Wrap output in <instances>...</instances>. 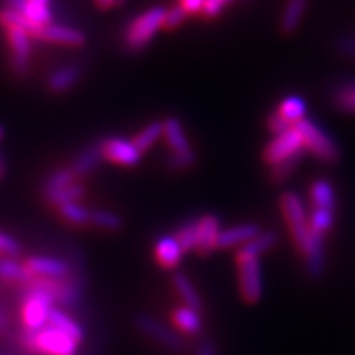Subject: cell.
<instances>
[{
    "label": "cell",
    "instance_id": "obj_48",
    "mask_svg": "<svg viewBox=\"0 0 355 355\" xmlns=\"http://www.w3.org/2000/svg\"><path fill=\"white\" fill-rule=\"evenodd\" d=\"M94 2L101 10H109V8L117 6V0H94Z\"/></svg>",
    "mask_w": 355,
    "mask_h": 355
},
{
    "label": "cell",
    "instance_id": "obj_26",
    "mask_svg": "<svg viewBox=\"0 0 355 355\" xmlns=\"http://www.w3.org/2000/svg\"><path fill=\"white\" fill-rule=\"evenodd\" d=\"M173 288H175L176 295L180 296L181 303L183 306H188V308H193L196 311L202 309V300L199 296V293L194 286V283L186 277L184 273H175L171 278Z\"/></svg>",
    "mask_w": 355,
    "mask_h": 355
},
{
    "label": "cell",
    "instance_id": "obj_8",
    "mask_svg": "<svg viewBox=\"0 0 355 355\" xmlns=\"http://www.w3.org/2000/svg\"><path fill=\"white\" fill-rule=\"evenodd\" d=\"M237 272L242 300L247 304H257L261 300V296H263L260 260H248L237 263Z\"/></svg>",
    "mask_w": 355,
    "mask_h": 355
},
{
    "label": "cell",
    "instance_id": "obj_39",
    "mask_svg": "<svg viewBox=\"0 0 355 355\" xmlns=\"http://www.w3.org/2000/svg\"><path fill=\"white\" fill-rule=\"evenodd\" d=\"M186 19H188V12H186L184 8L178 3V6L171 7L170 10H166L165 19H163V28L175 30L180 25H183Z\"/></svg>",
    "mask_w": 355,
    "mask_h": 355
},
{
    "label": "cell",
    "instance_id": "obj_50",
    "mask_svg": "<svg viewBox=\"0 0 355 355\" xmlns=\"http://www.w3.org/2000/svg\"><path fill=\"white\" fill-rule=\"evenodd\" d=\"M125 3V0H117V6H123Z\"/></svg>",
    "mask_w": 355,
    "mask_h": 355
},
{
    "label": "cell",
    "instance_id": "obj_29",
    "mask_svg": "<svg viewBox=\"0 0 355 355\" xmlns=\"http://www.w3.org/2000/svg\"><path fill=\"white\" fill-rule=\"evenodd\" d=\"M332 105L340 112L355 114V83H340L331 92Z\"/></svg>",
    "mask_w": 355,
    "mask_h": 355
},
{
    "label": "cell",
    "instance_id": "obj_44",
    "mask_svg": "<svg viewBox=\"0 0 355 355\" xmlns=\"http://www.w3.org/2000/svg\"><path fill=\"white\" fill-rule=\"evenodd\" d=\"M194 355H217V349L214 340L211 339H204L198 344L196 347V354Z\"/></svg>",
    "mask_w": 355,
    "mask_h": 355
},
{
    "label": "cell",
    "instance_id": "obj_20",
    "mask_svg": "<svg viewBox=\"0 0 355 355\" xmlns=\"http://www.w3.org/2000/svg\"><path fill=\"white\" fill-rule=\"evenodd\" d=\"M48 324H50V326H53V327H56V329L63 331L64 334L71 336L74 340H78L79 344L83 343L84 336H86V332H84V327L81 326V322L76 321V319L71 316L68 311L63 309V308H58V306H55V308L51 309L50 321H48Z\"/></svg>",
    "mask_w": 355,
    "mask_h": 355
},
{
    "label": "cell",
    "instance_id": "obj_35",
    "mask_svg": "<svg viewBox=\"0 0 355 355\" xmlns=\"http://www.w3.org/2000/svg\"><path fill=\"white\" fill-rule=\"evenodd\" d=\"M91 225L101 230L115 232L122 227V217L107 209H94L91 211Z\"/></svg>",
    "mask_w": 355,
    "mask_h": 355
},
{
    "label": "cell",
    "instance_id": "obj_9",
    "mask_svg": "<svg viewBox=\"0 0 355 355\" xmlns=\"http://www.w3.org/2000/svg\"><path fill=\"white\" fill-rule=\"evenodd\" d=\"M102 157L109 162L122 166H135L141 159V152L133 144V140L122 139V137H110L101 141Z\"/></svg>",
    "mask_w": 355,
    "mask_h": 355
},
{
    "label": "cell",
    "instance_id": "obj_51",
    "mask_svg": "<svg viewBox=\"0 0 355 355\" xmlns=\"http://www.w3.org/2000/svg\"><path fill=\"white\" fill-rule=\"evenodd\" d=\"M2 137H3V128L0 127V140H2Z\"/></svg>",
    "mask_w": 355,
    "mask_h": 355
},
{
    "label": "cell",
    "instance_id": "obj_23",
    "mask_svg": "<svg viewBox=\"0 0 355 355\" xmlns=\"http://www.w3.org/2000/svg\"><path fill=\"white\" fill-rule=\"evenodd\" d=\"M306 8H308V0H288L282 17H279L282 33L291 35L300 28L301 20L304 19Z\"/></svg>",
    "mask_w": 355,
    "mask_h": 355
},
{
    "label": "cell",
    "instance_id": "obj_16",
    "mask_svg": "<svg viewBox=\"0 0 355 355\" xmlns=\"http://www.w3.org/2000/svg\"><path fill=\"white\" fill-rule=\"evenodd\" d=\"M279 242V235L275 230H261L257 237L242 245L235 254V261L242 263V261L248 260H260V255L266 254L268 250L277 245Z\"/></svg>",
    "mask_w": 355,
    "mask_h": 355
},
{
    "label": "cell",
    "instance_id": "obj_13",
    "mask_svg": "<svg viewBox=\"0 0 355 355\" xmlns=\"http://www.w3.org/2000/svg\"><path fill=\"white\" fill-rule=\"evenodd\" d=\"M20 13L24 15L28 32L33 38H38L44 26L53 24L51 0H26Z\"/></svg>",
    "mask_w": 355,
    "mask_h": 355
},
{
    "label": "cell",
    "instance_id": "obj_14",
    "mask_svg": "<svg viewBox=\"0 0 355 355\" xmlns=\"http://www.w3.org/2000/svg\"><path fill=\"white\" fill-rule=\"evenodd\" d=\"M38 40L51 44H58V46L78 48L86 43V35H84L81 30L74 28V26L50 24L40 32Z\"/></svg>",
    "mask_w": 355,
    "mask_h": 355
},
{
    "label": "cell",
    "instance_id": "obj_28",
    "mask_svg": "<svg viewBox=\"0 0 355 355\" xmlns=\"http://www.w3.org/2000/svg\"><path fill=\"white\" fill-rule=\"evenodd\" d=\"M311 202H313L314 209H326L334 211L336 209V193L332 188L331 181L327 180H318L311 184Z\"/></svg>",
    "mask_w": 355,
    "mask_h": 355
},
{
    "label": "cell",
    "instance_id": "obj_3",
    "mask_svg": "<svg viewBox=\"0 0 355 355\" xmlns=\"http://www.w3.org/2000/svg\"><path fill=\"white\" fill-rule=\"evenodd\" d=\"M166 8L153 7L135 17L123 33V46L128 53H139L148 46L159 28H163Z\"/></svg>",
    "mask_w": 355,
    "mask_h": 355
},
{
    "label": "cell",
    "instance_id": "obj_40",
    "mask_svg": "<svg viewBox=\"0 0 355 355\" xmlns=\"http://www.w3.org/2000/svg\"><path fill=\"white\" fill-rule=\"evenodd\" d=\"M20 254V245L12 235L0 230V257H17Z\"/></svg>",
    "mask_w": 355,
    "mask_h": 355
},
{
    "label": "cell",
    "instance_id": "obj_47",
    "mask_svg": "<svg viewBox=\"0 0 355 355\" xmlns=\"http://www.w3.org/2000/svg\"><path fill=\"white\" fill-rule=\"evenodd\" d=\"M25 2H26V0H6L7 7L12 8V10H17V12L24 10Z\"/></svg>",
    "mask_w": 355,
    "mask_h": 355
},
{
    "label": "cell",
    "instance_id": "obj_1",
    "mask_svg": "<svg viewBox=\"0 0 355 355\" xmlns=\"http://www.w3.org/2000/svg\"><path fill=\"white\" fill-rule=\"evenodd\" d=\"M24 301L20 306V319L24 324V332H37L48 326L50 313L55 308V301L50 293L43 290L35 278L26 283Z\"/></svg>",
    "mask_w": 355,
    "mask_h": 355
},
{
    "label": "cell",
    "instance_id": "obj_32",
    "mask_svg": "<svg viewBox=\"0 0 355 355\" xmlns=\"http://www.w3.org/2000/svg\"><path fill=\"white\" fill-rule=\"evenodd\" d=\"M61 217L73 225H87L91 224V209L84 206L81 201L66 202L58 207Z\"/></svg>",
    "mask_w": 355,
    "mask_h": 355
},
{
    "label": "cell",
    "instance_id": "obj_15",
    "mask_svg": "<svg viewBox=\"0 0 355 355\" xmlns=\"http://www.w3.org/2000/svg\"><path fill=\"white\" fill-rule=\"evenodd\" d=\"M220 234V220L214 214H206L198 219V242L196 254L201 257H209L217 250V239Z\"/></svg>",
    "mask_w": 355,
    "mask_h": 355
},
{
    "label": "cell",
    "instance_id": "obj_18",
    "mask_svg": "<svg viewBox=\"0 0 355 355\" xmlns=\"http://www.w3.org/2000/svg\"><path fill=\"white\" fill-rule=\"evenodd\" d=\"M153 252L155 260L158 261V265L166 270H175L181 263L184 255L175 235H162V237H158L157 242H155Z\"/></svg>",
    "mask_w": 355,
    "mask_h": 355
},
{
    "label": "cell",
    "instance_id": "obj_24",
    "mask_svg": "<svg viewBox=\"0 0 355 355\" xmlns=\"http://www.w3.org/2000/svg\"><path fill=\"white\" fill-rule=\"evenodd\" d=\"M102 159H104V157H102L101 141H99V144L89 145L87 148H84L83 152L73 159V163H71L69 168L76 178L86 176L91 171H94L97 166H99V163L102 162Z\"/></svg>",
    "mask_w": 355,
    "mask_h": 355
},
{
    "label": "cell",
    "instance_id": "obj_31",
    "mask_svg": "<svg viewBox=\"0 0 355 355\" xmlns=\"http://www.w3.org/2000/svg\"><path fill=\"white\" fill-rule=\"evenodd\" d=\"M173 235L180 243L183 254L194 252L198 242V219H186Z\"/></svg>",
    "mask_w": 355,
    "mask_h": 355
},
{
    "label": "cell",
    "instance_id": "obj_33",
    "mask_svg": "<svg viewBox=\"0 0 355 355\" xmlns=\"http://www.w3.org/2000/svg\"><path fill=\"white\" fill-rule=\"evenodd\" d=\"M159 137H163V122L153 121L141 128V130L137 133L135 139H133V144L137 145V148L140 150L141 153L146 152L148 148L157 144Z\"/></svg>",
    "mask_w": 355,
    "mask_h": 355
},
{
    "label": "cell",
    "instance_id": "obj_36",
    "mask_svg": "<svg viewBox=\"0 0 355 355\" xmlns=\"http://www.w3.org/2000/svg\"><path fill=\"white\" fill-rule=\"evenodd\" d=\"M198 163V153L193 148L186 150V152H171L165 158V166L170 171H186L193 168Z\"/></svg>",
    "mask_w": 355,
    "mask_h": 355
},
{
    "label": "cell",
    "instance_id": "obj_11",
    "mask_svg": "<svg viewBox=\"0 0 355 355\" xmlns=\"http://www.w3.org/2000/svg\"><path fill=\"white\" fill-rule=\"evenodd\" d=\"M25 265L33 278L66 279L73 275L68 261L58 259V257L32 255L25 260Z\"/></svg>",
    "mask_w": 355,
    "mask_h": 355
},
{
    "label": "cell",
    "instance_id": "obj_10",
    "mask_svg": "<svg viewBox=\"0 0 355 355\" xmlns=\"http://www.w3.org/2000/svg\"><path fill=\"white\" fill-rule=\"evenodd\" d=\"M301 148H304L301 135L295 127H291L290 130L279 133V135H275V139L263 148L261 157H263V162L266 165L272 166L275 163H278L279 159L300 152Z\"/></svg>",
    "mask_w": 355,
    "mask_h": 355
},
{
    "label": "cell",
    "instance_id": "obj_17",
    "mask_svg": "<svg viewBox=\"0 0 355 355\" xmlns=\"http://www.w3.org/2000/svg\"><path fill=\"white\" fill-rule=\"evenodd\" d=\"M261 232L260 225L254 224H241V225H234V227L224 229L220 230L219 239H217V248H222V250H227V248H241L242 245H245L247 242H250L252 239L257 237Z\"/></svg>",
    "mask_w": 355,
    "mask_h": 355
},
{
    "label": "cell",
    "instance_id": "obj_19",
    "mask_svg": "<svg viewBox=\"0 0 355 355\" xmlns=\"http://www.w3.org/2000/svg\"><path fill=\"white\" fill-rule=\"evenodd\" d=\"M171 319L180 334L194 337L202 332L204 322L201 318V311L188 308V306H180V308L173 311Z\"/></svg>",
    "mask_w": 355,
    "mask_h": 355
},
{
    "label": "cell",
    "instance_id": "obj_21",
    "mask_svg": "<svg viewBox=\"0 0 355 355\" xmlns=\"http://www.w3.org/2000/svg\"><path fill=\"white\" fill-rule=\"evenodd\" d=\"M83 71L78 64H66L53 71L48 78V87L53 92H66L74 87L81 79Z\"/></svg>",
    "mask_w": 355,
    "mask_h": 355
},
{
    "label": "cell",
    "instance_id": "obj_46",
    "mask_svg": "<svg viewBox=\"0 0 355 355\" xmlns=\"http://www.w3.org/2000/svg\"><path fill=\"white\" fill-rule=\"evenodd\" d=\"M8 329H10V319L6 308H0V332H7Z\"/></svg>",
    "mask_w": 355,
    "mask_h": 355
},
{
    "label": "cell",
    "instance_id": "obj_2",
    "mask_svg": "<svg viewBox=\"0 0 355 355\" xmlns=\"http://www.w3.org/2000/svg\"><path fill=\"white\" fill-rule=\"evenodd\" d=\"M25 349L37 355H78L79 343L48 324L37 332H24Z\"/></svg>",
    "mask_w": 355,
    "mask_h": 355
},
{
    "label": "cell",
    "instance_id": "obj_12",
    "mask_svg": "<svg viewBox=\"0 0 355 355\" xmlns=\"http://www.w3.org/2000/svg\"><path fill=\"white\" fill-rule=\"evenodd\" d=\"M303 257L304 272L308 275V278L314 279V282L321 279L326 273V239H324V235L311 230Z\"/></svg>",
    "mask_w": 355,
    "mask_h": 355
},
{
    "label": "cell",
    "instance_id": "obj_42",
    "mask_svg": "<svg viewBox=\"0 0 355 355\" xmlns=\"http://www.w3.org/2000/svg\"><path fill=\"white\" fill-rule=\"evenodd\" d=\"M334 46L340 55L349 56L352 58V60H355V35H343V37L336 40Z\"/></svg>",
    "mask_w": 355,
    "mask_h": 355
},
{
    "label": "cell",
    "instance_id": "obj_52",
    "mask_svg": "<svg viewBox=\"0 0 355 355\" xmlns=\"http://www.w3.org/2000/svg\"><path fill=\"white\" fill-rule=\"evenodd\" d=\"M0 173H2V163H0Z\"/></svg>",
    "mask_w": 355,
    "mask_h": 355
},
{
    "label": "cell",
    "instance_id": "obj_37",
    "mask_svg": "<svg viewBox=\"0 0 355 355\" xmlns=\"http://www.w3.org/2000/svg\"><path fill=\"white\" fill-rule=\"evenodd\" d=\"M84 186L79 184L78 181H74L73 184H69L68 188L58 191V193L51 194V196L46 198L48 202L55 204V206H63L66 202H73V201H81V198H84Z\"/></svg>",
    "mask_w": 355,
    "mask_h": 355
},
{
    "label": "cell",
    "instance_id": "obj_45",
    "mask_svg": "<svg viewBox=\"0 0 355 355\" xmlns=\"http://www.w3.org/2000/svg\"><path fill=\"white\" fill-rule=\"evenodd\" d=\"M204 2L206 0H180V6L191 15V13H201Z\"/></svg>",
    "mask_w": 355,
    "mask_h": 355
},
{
    "label": "cell",
    "instance_id": "obj_7",
    "mask_svg": "<svg viewBox=\"0 0 355 355\" xmlns=\"http://www.w3.org/2000/svg\"><path fill=\"white\" fill-rule=\"evenodd\" d=\"M7 44L10 50V66L17 76H25L30 68V60H32V35L24 26H13L6 30Z\"/></svg>",
    "mask_w": 355,
    "mask_h": 355
},
{
    "label": "cell",
    "instance_id": "obj_27",
    "mask_svg": "<svg viewBox=\"0 0 355 355\" xmlns=\"http://www.w3.org/2000/svg\"><path fill=\"white\" fill-rule=\"evenodd\" d=\"M163 137L166 139V144L171 148V152H186V150L191 148L184 128L178 117H168L163 122Z\"/></svg>",
    "mask_w": 355,
    "mask_h": 355
},
{
    "label": "cell",
    "instance_id": "obj_49",
    "mask_svg": "<svg viewBox=\"0 0 355 355\" xmlns=\"http://www.w3.org/2000/svg\"><path fill=\"white\" fill-rule=\"evenodd\" d=\"M219 2L224 3V6H227V3H229V2H232V0H219Z\"/></svg>",
    "mask_w": 355,
    "mask_h": 355
},
{
    "label": "cell",
    "instance_id": "obj_38",
    "mask_svg": "<svg viewBox=\"0 0 355 355\" xmlns=\"http://www.w3.org/2000/svg\"><path fill=\"white\" fill-rule=\"evenodd\" d=\"M308 222L309 229L313 230V232L326 235L332 229V225H334V211L313 209Z\"/></svg>",
    "mask_w": 355,
    "mask_h": 355
},
{
    "label": "cell",
    "instance_id": "obj_6",
    "mask_svg": "<svg viewBox=\"0 0 355 355\" xmlns=\"http://www.w3.org/2000/svg\"><path fill=\"white\" fill-rule=\"evenodd\" d=\"M133 326H135V329L139 331L141 336L153 340V343L158 344L159 347L170 350V352H183L186 349L184 337L176 329H171L168 324L153 318L152 314H137V316L133 318Z\"/></svg>",
    "mask_w": 355,
    "mask_h": 355
},
{
    "label": "cell",
    "instance_id": "obj_5",
    "mask_svg": "<svg viewBox=\"0 0 355 355\" xmlns=\"http://www.w3.org/2000/svg\"><path fill=\"white\" fill-rule=\"evenodd\" d=\"M279 207H282L283 216H285L293 242H295L300 254L303 255L304 248L308 245L311 229L300 194L295 193V191H286V193H283L282 198H279Z\"/></svg>",
    "mask_w": 355,
    "mask_h": 355
},
{
    "label": "cell",
    "instance_id": "obj_43",
    "mask_svg": "<svg viewBox=\"0 0 355 355\" xmlns=\"http://www.w3.org/2000/svg\"><path fill=\"white\" fill-rule=\"evenodd\" d=\"M224 3L219 2V0H206L202 6L201 15L204 19H216L217 15H220V12L224 10Z\"/></svg>",
    "mask_w": 355,
    "mask_h": 355
},
{
    "label": "cell",
    "instance_id": "obj_53",
    "mask_svg": "<svg viewBox=\"0 0 355 355\" xmlns=\"http://www.w3.org/2000/svg\"><path fill=\"white\" fill-rule=\"evenodd\" d=\"M0 308H3V306H2V303H0Z\"/></svg>",
    "mask_w": 355,
    "mask_h": 355
},
{
    "label": "cell",
    "instance_id": "obj_30",
    "mask_svg": "<svg viewBox=\"0 0 355 355\" xmlns=\"http://www.w3.org/2000/svg\"><path fill=\"white\" fill-rule=\"evenodd\" d=\"M278 114L282 115L285 121L291 123L293 127L300 121H303L306 115V101L300 96H288L282 101L278 107Z\"/></svg>",
    "mask_w": 355,
    "mask_h": 355
},
{
    "label": "cell",
    "instance_id": "obj_4",
    "mask_svg": "<svg viewBox=\"0 0 355 355\" xmlns=\"http://www.w3.org/2000/svg\"><path fill=\"white\" fill-rule=\"evenodd\" d=\"M301 135L306 152H311L322 163H337L340 159V148L334 139L322 130L318 123L309 119H303L295 125Z\"/></svg>",
    "mask_w": 355,
    "mask_h": 355
},
{
    "label": "cell",
    "instance_id": "obj_22",
    "mask_svg": "<svg viewBox=\"0 0 355 355\" xmlns=\"http://www.w3.org/2000/svg\"><path fill=\"white\" fill-rule=\"evenodd\" d=\"M306 155V150L301 148L300 152L290 155V157L279 159L278 163H275V165L270 166V171H268V180L272 184H283L286 183L288 180L293 176V173L298 170L300 163L303 162Z\"/></svg>",
    "mask_w": 355,
    "mask_h": 355
},
{
    "label": "cell",
    "instance_id": "obj_34",
    "mask_svg": "<svg viewBox=\"0 0 355 355\" xmlns=\"http://www.w3.org/2000/svg\"><path fill=\"white\" fill-rule=\"evenodd\" d=\"M78 178L74 176V173L71 171V168H61V170H58L50 175L46 181H44V186H43V194L44 198L51 196V194L58 193V191L68 188L69 184H73L74 181H76Z\"/></svg>",
    "mask_w": 355,
    "mask_h": 355
},
{
    "label": "cell",
    "instance_id": "obj_41",
    "mask_svg": "<svg viewBox=\"0 0 355 355\" xmlns=\"http://www.w3.org/2000/svg\"><path fill=\"white\" fill-rule=\"evenodd\" d=\"M266 127H268V130L273 133V135H279V133L290 130L293 127L290 122L285 121V119L282 117V115L278 114V110H275L268 115V121H266Z\"/></svg>",
    "mask_w": 355,
    "mask_h": 355
},
{
    "label": "cell",
    "instance_id": "obj_25",
    "mask_svg": "<svg viewBox=\"0 0 355 355\" xmlns=\"http://www.w3.org/2000/svg\"><path fill=\"white\" fill-rule=\"evenodd\" d=\"M32 278L25 261L17 260L15 257H0V279L17 285H26Z\"/></svg>",
    "mask_w": 355,
    "mask_h": 355
}]
</instances>
